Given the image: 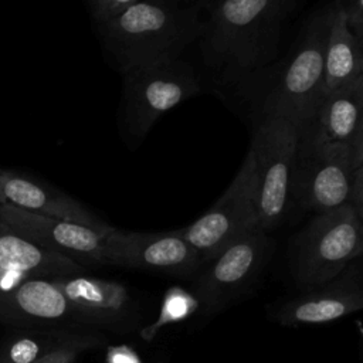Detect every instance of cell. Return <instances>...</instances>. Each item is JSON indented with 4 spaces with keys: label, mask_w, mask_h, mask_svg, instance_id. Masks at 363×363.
Returning <instances> with one entry per match:
<instances>
[{
    "label": "cell",
    "mask_w": 363,
    "mask_h": 363,
    "mask_svg": "<svg viewBox=\"0 0 363 363\" xmlns=\"http://www.w3.org/2000/svg\"><path fill=\"white\" fill-rule=\"evenodd\" d=\"M99 40L121 71L179 58L201 35L200 7L172 0H139L96 23Z\"/></svg>",
    "instance_id": "6da1fadb"
},
{
    "label": "cell",
    "mask_w": 363,
    "mask_h": 363,
    "mask_svg": "<svg viewBox=\"0 0 363 363\" xmlns=\"http://www.w3.org/2000/svg\"><path fill=\"white\" fill-rule=\"evenodd\" d=\"M291 0H214L206 7L201 47L210 64L245 72L277 52L281 26Z\"/></svg>",
    "instance_id": "7a4b0ae2"
},
{
    "label": "cell",
    "mask_w": 363,
    "mask_h": 363,
    "mask_svg": "<svg viewBox=\"0 0 363 363\" xmlns=\"http://www.w3.org/2000/svg\"><path fill=\"white\" fill-rule=\"evenodd\" d=\"M363 254V216L350 204L316 213L294 237L289 265L294 278L308 289L337 277Z\"/></svg>",
    "instance_id": "3957f363"
},
{
    "label": "cell",
    "mask_w": 363,
    "mask_h": 363,
    "mask_svg": "<svg viewBox=\"0 0 363 363\" xmlns=\"http://www.w3.org/2000/svg\"><path fill=\"white\" fill-rule=\"evenodd\" d=\"M329 7L309 21L296 50L272 82L264 102L262 116H279L302 128L325 95V44L329 30Z\"/></svg>",
    "instance_id": "277c9868"
},
{
    "label": "cell",
    "mask_w": 363,
    "mask_h": 363,
    "mask_svg": "<svg viewBox=\"0 0 363 363\" xmlns=\"http://www.w3.org/2000/svg\"><path fill=\"white\" fill-rule=\"evenodd\" d=\"M298 129L279 116H262L250 150L257 173V214L264 231L278 227L291 206L298 156Z\"/></svg>",
    "instance_id": "5b68a950"
},
{
    "label": "cell",
    "mask_w": 363,
    "mask_h": 363,
    "mask_svg": "<svg viewBox=\"0 0 363 363\" xmlns=\"http://www.w3.org/2000/svg\"><path fill=\"white\" fill-rule=\"evenodd\" d=\"M122 111L126 133L142 140L170 109L200 92L194 69L180 58L122 72Z\"/></svg>",
    "instance_id": "8992f818"
},
{
    "label": "cell",
    "mask_w": 363,
    "mask_h": 363,
    "mask_svg": "<svg viewBox=\"0 0 363 363\" xmlns=\"http://www.w3.org/2000/svg\"><path fill=\"white\" fill-rule=\"evenodd\" d=\"M255 196V160L248 150L223 196L200 218L176 233L199 252L203 262H208L235 240L259 227Z\"/></svg>",
    "instance_id": "52a82bcc"
},
{
    "label": "cell",
    "mask_w": 363,
    "mask_h": 363,
    "mask_svg": "<svg viewBox=\"0 0 363 363\" xmlns=\"http://www.w3.org/2000/svg\"><path fill=\"white\" fill-rule=\"evenodd\" d=\"M363 166V138L353 143L298 145L292 200L323 213L349 204L356 170Z\"/></svg>",
    "instance_id": "ba28073f"
},
{
    "label": "cell",
    "mask_w": 363,
    "mask_h": 363,
    "mask_svg": "<svg viewBox=\"0 0 363 363\" xmlns=\"http://www.w3.org/2000/svg\"><path fill=\"white\" fill-rule=\"evenodd\" d=\"M271 242L261 227L244 234L220 254L197 278L194 298L207 313L224 309L241 295L261 274Z\"/></svg>",
    "instance_id": "9c48e42d"
},
{
    "label": "cell",
    "mask_w": 363,
    "mask_h": 363,
    "mask_svg": "<svg viewBox=\"0 0 363 363\" xmlns=\"http://www.w3.org/2000/svg\"><path fill=\"white\" fill-rule=\"evenodd\" d=\"M105 264L186 277L193 274L203 261L176 231L136 233L113 227L105 237Z\"/></svg>",
    "instance_id": "30bf717a"
},
{
    "label": "cell",
    "mask_w": 363,
    "mask_h": 363,
    "mask_svg": "<svg viewBox=\"0 0 363 363\" xmlns=\"http://www.w3.org/2000/svg\"><path fill=\"white\" fill-rule=\"evenodd\" d=\"M0 218L20 237L48 251L68 257L79 265L105 264V237L94 228L0 203Z\"/></svg>",
    "instance_id": "8fae6325"
},
{
    "label": "cell",
    "mask_w": 363,
    "mask_h": 363,
    "mask_svg": "<svg viewBox=\"0 0 363 363\" xmlns=\"http://www.w3.org/2000/svg\"><path fill=\"white\" fill-rule=\"evenodd\" d=\"M362 308V267L356 259L337 277L285 302L275 311L274 319L284 326L319 325L347 316Z\"/></svg>",
    "instance_id": "7c38bea8"
},
{
    "label": "cell",
    "mask_w": 363,
    "mask_h": 363,
    "mask_svg": "<svg viewBox=\"0 0 363 363\" xmlns=\"http://www.w3.org/2000/svg\"><path fill=\"white\" fill-rule=\"evenodd\" d=\"M0 315L44 328L86 325L52 278H24L0 285Z\"/></svg>",
    "instance_id": "4fadbf2b"
},
{
    "label": "cell",
    "mask_w": 363,
    "mask_h": 363,
    "mask_svg": "<svg viewBox=\"0 0 363 363\" xmlns=\"http://www.w3.org/2000/svg\"><path fill=\"white\" fill-rule=\"evenodd\" d=\"M52 279L88 326L126 330L136 319V305L123 284L84 274Z\"/></svg>",
    "instance_id": "5bb4252c"
},
{
    "label": "cell",
    "mask_w": 363,
    "mask_h": 363,
    "mask_svg": "<svg viewBox=\"0 0 363 363\" xmlns=\"http://www.w3.org/2000/svg\"><path fill=\"white\" fill-rule=\"evenodd\" d=\"M363 79L326 92L309 121L298 129L301 146L353 143L363 138Z\"/></svg>",
    "instance_id": "9a60e30c"
},
{
    "label": "cell",
    "mask_w": 363,
    "mask_h": 363,
    "mask_svg": "<svg viewBox=\"0 0 363 363\" xmlns=\"http://www.w3.org/2000/svg\"><path fill=\"white\" fill-rule=\"evenodd\" d=\"M0 203H10L33 213L77 223L101 233L113 228L71 196L9 170H1L0 174Z\"/></svg>",
    "instance_id": "2e32d148"
},
{
    "label": "cell",
    "mask_w": 363,
    "mask_h": 363,
    "mask_svg": "<svg viewBox=\"0 0 363 363\" xmlns=\"http://www.w3.org/2000/svg\"><path fill=\"white\" fill-rule=\"evenodd\" d=\"M85 272V267L61 254L41 248L10 230L0 218V275L55 278Z\"/></svg>",
    "instance_id": "e0dca14e"
},
{
    "label": "cell",
    "mask_w": 363,
    "mask_h": 363,
    "mask_svg": "<svg viewBox=\"0 0 363 363\" xmlns=\"http://www.w3.org/2000/svg\"><path fill=\"white\" fill-rule=\"evenodd\" d=\"M329 30L325 44V94L363 79V41L349 28L342 0L329 6Z\"/></svg>",
    "instance_id": "ac0fdd59"
},
{
    "label": "cell",
    "mask_w": 363,
    "mask_h": 363,
    "mask_svg": "<svg viewBox=\"0 0 363 363\" xmlns=\"http://www.w3.org/2000/svg\"><path fill=\"white\" fill-rule=\"evenodd\" d=\"M197 306L199 302L194 295H190L180 288H170L164 295L159 318L142 330V337L145 340H150L162 328L186 319Z\"/></svg>",
    "instance_id": "d6986e66"
},
{
    "label": "cell",
    "mask_w": 363,
    "mask_h": 363,
    "mask_svg": "<svg viewBox=\"0 0 363 363\" xmlns=\"http://www.w3.org/2000/svg\"><path fill=\"white\" fill-rule=\"evenodd\" d=\"M102 342L104 339L99 335H68L34 363H74L81 352L92 349Z\"/></svg>",
    "instance_id": "ffe728a7"
},
{
    "label": "cell",
    "mask_w": 363,
    "mask_h": 363,
    "mask_svg": "<svg viewBox=\"0 0 363 363\" xmlns=\"http://www.w3.org/2000/svg\"><path fill=\"white\" fill-rule=\"evenodd\" d=\"M50 349H45L37 339L20 337L11 343L7 352V357L10 363H34Z\"/></svg>",
    "instance_id": "44dd1931"
},
{
    "label": "cell",
    "mask_w": 363,
    "mask_h": 363,
    "mask_svg": "<svg viewBox=\"0 0 363 363\" xmlns=\"http://www.w3.org/2000/svg\"><path fill=\"white\" fill-rule=\"evenodd\" d=\"M139 0H89V11L96 23H102Z\"/></svg>",
    "instance_id": "7402d4cb"
},
{
    "label": "cell",
    "mask_w": 363,
    "mask_h": 363,
    "mask_svg": "<svg viewBox=\"0 0 363 363\" xmlns=\"http://www.w3.org/2000/svg\"><path fill=\"white\" fill-rule=\"evenodd\" d=\"M342 6L349 28L363 41V0H342Z\"/></svg>",
    "instance_id": "603a6c76"
},
{
    "label": "cell",
    "mask_w": 363,
    "mask_h": 363,
    "mask_svg": "<svg viewBox=\"0 0 363 363\" xmlns=\"http://www.w3.org/2000/svg\"><path fill=\"white\" fill-rule=\"evenodd\" d=\"M108 363H140L136 353L128 346H115L108 350Z\"/></svg>",
    "instance_id": "cb8c5ba5"
},
{
    "label": "cell",
    "mask_w": 363,
    "mask_h": 363,
    "mask_svg": "<svg viewBox=\"0 0 363 363\" xmlns=\"http://www.w3.org/2000/svg\"><path fill=\"white\" fill-rule=\"evenodd\" d=\"M172 1L183 3V4H191V6L201 7V6H207V4H210V3H211V1H214V0H172Z\"/></svg>",
    "instance_id": "d4e9b609"
},
{
    "label": "cell",
    "mask_w": 363,
    "mask_h": 363,
    "mask_svg": "<svg viewBox=\"0 0 363 363\" xmlns=\"http://www.w3.org/2000/svg\"><path fill=\"white\" fill-rule=\"evenodd\" d=\"M0 174H1V169H0Z\"/></svg>",
    "instance_id": "484cf974"
}]
</instances>
